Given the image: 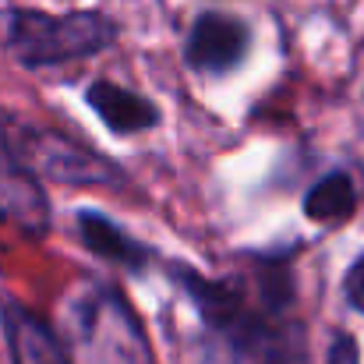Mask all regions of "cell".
<instances>
[{
	"instance_id": "cell-5",
	"label": "cell",
	"mask_w": 364,
	"mask_h": 364,
	"mask_svg": "<svg viewBox=\"0 0 364 364\" xmlns=\"http://www.w3.org/2000/svg\"><path fill=\"white\" fill-rule=\"evenodd\" d=\"M50 234V198L43 181L14 156L7 124L0 121V251L36 244Z\"/></svg>"
},
{
	"instance_id": "cell-7",
	"label": "cell",
	"mask_w": 364,
	"mask_h": 364,
	"mask_svg": "<svg viewBox=\"0 0 364 364\" xmlns=\"http://www.w3.org/2000/svg\"><path fill=\"white\" fill-rule=\"evenodd\" d=\"M0 326L14 364H71L57 329L18 301H0Z\"/></svg>"
},
{
	"instance_id": "cell-1",
	"label": "cell",
	"mask_w": 364,
	"mask_h": 364,
	"mask_svg": "<svg viewBox=\"0 0 364 364\" xmlns=\"http://www.w3.org/2000/svg\"><path fill=\"white\" fill-rule=\"evenodd\" d=\"M202 318V364H308V333L294 311V276L265 258L251 276L209 279L173 265Z\"/></svg>"
},
{
	"instance_id": "cell-10",
	"label": "cell",
	"mask_w": 364,
	"mask_h": 364,
	"mask_svg": "<svg viewBox=\"0 0 364 364\" xmlns=\"http://www.w3.org/2000/svg\"><path fill=\"white\" fill-rule=\"evenodd\" d=\"M358 209V188L350 181L347 170H329L326 177H318L308 195H304V216L311 223H347Z\"/></svg>"
},
{
	"instance_id": "cell-6",
	"label": "cell",
	"mask_w": 364,
	"mask_h": 364,
	"mask_svg": "<svg viewBox=\"0 0 364 364\" xmlns=\"http://www.w3.org/2000/svg\"><path fill=\"white\" fill-rule=\"evenodd\" d=\"M251 28L247 21L230 11H202L195 14L188 39H184V60L188 68L202 75H227L234 71L247 53Z\"/></svg>"
},
{
	"instance_id": "cell-11",
	"label": "cell",
	"mask_w": 364,
	"mask_h": 364,
	"mask_svg": "<svg viewBox=\"0 0 364 364\" xmlns=\"http://www.w3.org/2000/svg\"><path fill=\"white\" fill-rule=\"evenodd\" d=\"M326 364H361V350H358V340L343 329L333 333V343H329V354Z\"/></svg>"
},
{
	"instance_id": "cell-4",
	"label": "cell",
	"mask_w": 364,
	"mask_h": 364,
	"mask_svg": "<svg viewBox=\"0 0 364 364\" xmlns=\"http://www.w3.org/2000/svg\"><path fill=\"white\" fill-rule=\"evenodd\" d=\"M7 124V138L14 156L46 184H68V188H124L127 173L121 166L96 152L92 145L68 138L53 127L36 124Z\"/></svg>"
},
{
	"instance_id": "cell-2",
	"label": "cell",
	"mask_w": 364,
	"mask_h": 364,
	"mask_svg": "<svg viewBox=\"0 0 364 364\" xmlns=\"http://www.w3.org/2000/svg\"><path fill=\"white\" fill-rule=\"evenodd\" d=\"M60 343L71 364H152L141 318L110 283H82L60 304Z\"/></svg>"
},
{
	"instance_id": "cell-8",
	"label": "cell",
	"mask_w": 364,
	"mask_h": 364,
	"mask_svg": "<svg viewBox=\"0 0 364 364\" xmlns=\"http://www.w3.org/2000/svg\"><path fill=\"white\" fill-rule=\"evenodd\" d=\"M85 103L114 134H141V131L159 124V110L141 92H131V89L107 82V78L92 82L85 89Z\"/></svg>"
},
{
	"instance_id": "cell-3",
	"label": "cell",
	"mask_w": 364,
	"mask_h": 364,
	"mask_svg": "<svg viewBox=\"0 0 364 364\" xmlns=\"http://www.w3.org/2000/svg\"><path fill=\"white\" fill-rule=\"evenodd\" d=\"M117 36H121V25L103 11L53 14V11L18 7L7 14V50L28 71L96 57L110 50Z\"/></svg>"
},
{
	"instance_id": "cell-12",
	"label": "cell",
	"mask_w": 364,
	"mask_h": 364,
	"mask_svg": "<svg viewBox=\"0 0 364 364\" xmlns=\"http://www.w3.org/2000/svg\"><path fill=\"white\" fill-rule=\"evenodd\" d=\"M343 297H347V304H350L354 311L364 315V255L347 269V276H343Z\"/></svg>"
},
{
	"instance_id": "cell-9",
	"label": "cell",
	"mask_w": 364,
	"mask_h": 364,
	"mask_svg": "<svg viewBox=\"0 0 364 364\" xmlns=\"http://www.w3.org/2000/svg\"><path fill=\"white\" fill-rule=\"evenodd\" d=\"M78 237L96 258H103L110 265H121V269H131V272H141L156 258L145 244L134 241L121 223H114L107 213H96V209L78 213Z\"/></svg>"
}]
</instances>
